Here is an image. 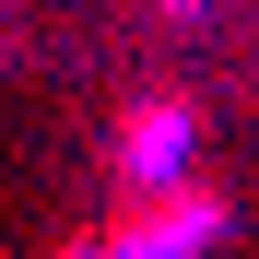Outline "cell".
<instances>
[{"label":"cell","instance_id":"6da1fadb","mask_svg":"<svg viewBox=\"0 0 259 259\" xmlns=\"http://www.w3.org/2000/svg\"><path fill=\"white\" fill-rule=\"evenodd\" d=\"M224 212H236L224 189H200V177H165V189L130 212L118 236H95V247H106V259H200L212 236H224Z\"/></svg>","mask_w":259,"mask_h":259},{"label":"cell","instance_id":"7a4b0ae2","mask_svg":"<svg viewBox=\"0 0 259 259\" xmlns=\"http://www.w3.org/2000/svg\"><path fill=\"white\" fill-rule=\"evenodd\" d=\"M189 142H200V106H142L130 142H118V177H130V189H165V177L189 165Z\"/></svg>","mask_w":259,"mask_h":259}]
</instances>
